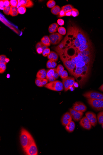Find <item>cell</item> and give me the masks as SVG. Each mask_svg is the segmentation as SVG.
I'll list each match as a JSON object with an SVG mask.
<instances>
[{"instance_id":"obj_1","label":"cell","mask_w":103,"mask_h":155,"mask_svg":"<svg viewBox=\"0 0 103 155\" xmlns=\"http://www.w3.org/2000/svg\"><path fill=\"white\" fill-rule=\"evenodd\" d=\"M72 49L74 51L73 55H69L67 54L69 58L75 66L73 71L72 76L76 79L81 87H82L87 82L89 77L94 60L95 53L87 56H82L79 52Z\"/></svg>"},{"instance_id":"obj_2","label":"cell","mask_w":103,"mask_h":155,"mask_svg":"<svg viewBox=\"0 0 103 155\" xmlns=\"http://www.w3.org/2000/svg\"><path fill=\"white\" fill-rule=\"evenodd\" d=\"M56 52L58 53L61 60L70 74L72 75L73 71L75 66L68 56L66 49H64L62 50L56 51Z\"/></svg>"},{"instance_id":"obj_3","label":"cell","mask_w":103,"mask_h":155,"mask_svg":"<svg viewBox=\"0 0 103 155\" xmlns=\"http://www.w3.org/2000/svg\"><path fill=\"white\" fill-rule=\"evenodd\" d=\"M20 140L21 145L24 150L34 140L30 132L25 129L22 128L20 136Z\"/></svg>"},{"instance_id":"obj_4","label":"cell","mask_w":103,"mask_h":155,"mask_svg":"<svg viewBox=\"0 0 103 155\" xmlns=\"http://www.w3.org/2000/svg\"><path fill=\"white\" fill-rule=\"evenodd\" d=\"M44 87L49 90L57 91H62L64 89L63 83L59 80L50 82L44 86Z\"/></svg>"},{"instance_id":"obj_5","label":"cell","mask_w":103,"mask_h":155,"mask_svg":"<svg viewBox=\"0 0 103 155\" xmlns=\"http://www.w3.org/2000/svg\"><path fill=\"white\" fill-rule=\"evenodd\" d=\"M87 101L91 107L98 111H103V100L93 99H87Z\"/></svg>"},{"instance_id":"obj_6","label":"cell","mask_w":103,"mask_h":155,"mask_svg":"<svg viewBox=\"0 0 103 155\" xmlns=\"http://www.w3.org/2000/svg\"><path fill=\"white\" fill-rule=\"evenodd\" d=\"M87 99H93L103 100V93L94 91H89L83 94Z\"/></svg>"},{"instance_id":"obj_7","label":"cell","mask_w":103,"mask_h":155,"mask_svg":"<svg viewBox=\"0 0 103 155\" xmlns=\"http://www.w3.org/2000/svg\"><path fill=\"white\" fill-rule=\"evenodd\" d=\"M24 151L27 155H38V150L34 140L33 141L29 146L24 150Z\"/></svg>"},{"instance_id":"obj_8","label":"cell","mask_w":103,"mask_h":155,"mask_svg":"<svg viewBox=\"0 0 103 155\" xmlns=\"http://www.w3.org/2000/svg\"><path fill=\"white\" fill-rule=\"evenodd\" d=\"M62 82L63 84L64 90L66 91L74 85L75 82L74 78L71 77H68L63 79Z\"/></svg>"},{"instance_id":"obj_9","label":"cell","mask_w":103,"mask_h":155,"mask_svg":"<svg viewBox=\"0 0 103 155\" xmlns=\"http://www.w3.org/2000/svg\"><path fill=\"white\" fill-rule=\"evenodd\" d=\"M49 38L52 44L56 45L59 43L63 38V36L59 33H55L51 34Z\"/></svg>"},{"instance_id":"obj_10","label":"cell","mask_w":103,"mask_h":155,"mask_svg":"<svg viewBox=\"0 0 103 155\" xmlns=\"http://www.w3.org/2000/svg\"><path fill=\"white\" fill-rule=\"evenodd\" d=\"M70 112L72 119L76 121L80 120L83 114V112L75 110L71 108L70 109Z\"/></svg>"},{"instance_id":"obj_11","label":"cell","mask_w":103,"mask_h":155,"mask_svg":"<svg viewBox=\"0 0 103 155\" xmlns=\"http://www.w3.org/2000/svg\"><path fill=\"white\" fill-rule=\"evenodd\" d=\"M85 116L90 121L92 126H95L97 123L96 116L95 114L92 112H88L85 113Z\"/></svg>"},{"instance_id":"obj_12","label":"cell","mask_w":103,"mask_h":155,"mask_svg":"<svg viewBox=\"0 0 103 155\" xmlns=\"http://www.w3.org/2000/svg\"><path fill=\"white\" fill-rule=\"evenodd\" d=\"M79 124L82 127L86 129L90 130L92 128V125L86 116L80 119Z\"/></svg>"},{"instance_id":"obj_13","label":"cell","mask_w":103,"mask_h":155,"mask_svg":"<svg viewBox=\"0 0 103 155\" xmlns=\"http://www.w3.org/2000/svg\"><path fill=\"white\" fill-rule=\"evenodd\" d=\"M72 109L79 112H85L87 109V107L83 103L78 102L73 104Z\"/></svg>"},{"instance_id":"obj_14","label":"cell","mask_w":103,"mask_h":155,"mask_svg":"<svg viewBox=\"0 0 103 155\" xmlns=\"http://www.w3.org/2000/svg\"><path fill=\"white\" fill-rule=\"evenodd\" d=\"M72 117L70 112H67L62 117L61 121L62 124L66 126L69 123L72 121Z\"/></svg>"},{"instance_id":"obj_15","label":"cell","mask_w":103,"mask_h":155,"mask_svg":"<svg viewBox=\"0 0 103 155\" xmlns=\"http://www.w3.org/2000/svg\"><path fill=\"white\" fill-rule=\"evenodd\" d=\"M18 4L17 6H23L28 8H31L34 5L33 2L30 0H18Z\"/></svg>"},{"instance_id":"obj_16","label":"cell","mask_w":103,"mask_h":155,"mask_svg":"<svg viewBox=\"0 0 103 155\" xmlns=\"http://www.w3.org/2000/svg\"><path fill=\"white\" fill-rule=\"evenodd\" d=\"M93 47L92 42L91 41V42L86 44L82 45L80 46L77 50H76L78 52H82L83 51L87 50L89 49L90 48H92Z\"/></svg>"},{"instance_id":"obj_17","label":"cell","mask_w":103,"mask_h":155,"mask_svg":"<svg viewBox=\"0 0 103 155\" xmlns=\"http://www.w3.org/2000/svg\"><path fill=\"white\" fill-rule=\"evenodd\" d=\"M48 58L49 60L56 62L58 61V54L55 52L52 51L48 55Z\"/></svg>"},{"instance_id":"obj_18","label":"cell","mask_w":103,"mask_h":155,"mask_svg":"<svg viewBox=\"0 0 103 155\" xmlns=\"http://www.w3.org/2000/svg\"><path fill=\"white\" fill-rule=\"evenodd\" d=\"M75 124L73 121H71L65 126V129L69 132H73L75 128Z\"/></svg>"},{"instance_id":"obj_19","label":"cell","mask_w":103,"mask_h":155,"mask_svg":"<svg viewBox=\"0 0 103 155\" xmlns=\"http://www.w3.org/2000/svg\"><path fill=\"white\" fill-rule=\"evenodd\" d=\"M47 71L43 69L40 70L38 71L36 75L37 78L41 79H44L46 78Z\"/></svg>"},{"instance_id":"obj_20","label":"cell","mask_w":103,"mask_h":155,"mask_svg":"<svg viewBox=\"0 0 103 155\" xmlns=\"http://www.w3.org/2000/svg\"><path fill=\"white\" fill-rule=\"evenodd\" d=\"M58 25L56 23H52L50 26L49 28V31L50 33H53L58 30Z\"/></svg>"},{"instance_id":"obj_21","label":"cell","mask_w":103,"mask_h":155,"mask_svg":"<svg viewBox=\"0 0 103 155\" xmlns=\"http://www.w3.org/2000/svg\"><path fill=\"white\" fill-rule=\"evenodd\" d=\"M41 42L45 45L48 46H50L51 44V42L49 36H45L42 38L41 40Z\"/></svg>"},{"instance_id":"obj_22","label":"cell","mask_w":103,"mask_h":155,"mask_svg":"<svg viewBox=\"0 0 103 155\" xmlns=\"http://www.w3.org/2000/svg\"><path fill=\"white\" fill-rule=\"evenodd\" d=\"M57 66V63L56 62H54L49 60L47 61L46 64V67L48 68L52 69L54 68Z\"/></svg>"},{"instance_id":"obj_23","label":"cell","mask_w":103,"mask_h":155,"mask_svg":"<svg viewBox=\"0 0 103 155\" xmlns=\"http://www.w3.org/2000/svg\"><path fill=\"white\" fill-rule=\"evenodd\" d=\"M61 9L59 6L56 5L52 9L51 12L55 15H59L61 11Z\"/></svg>"},{"instance_id":"obj_24","label":"cell","mask_w":103,"mask_h":155,"mask_svg":"<svg viewBox=\"0 0 103 155\" xmlns=\"http://www.w3.org/2000/svg\"><path fill=\"white\" fill-rule=\"evenodd\" d=\"M73 9V8L72 5L70 4H68L62 7V10H63L65 13H66L67 12L71 11Z\"/></svg>"},{"instance_id":"obj_25","label":"cell","mask_w":103,"mask_h":155,"mask_svg":"<svg viewBox=\"0 0 103 155\" xmlns=\"http://www.w3.org/2000/svg\"><path fill=\"white\" fill-rule=\"evenodd\" d=\"M97 118L99 124L102 125L103 123V111H102L98 114Z\"/></svg>"},{"instance_id":"obj_26","label":"cell","mask_w":103,"mask_h":155,"mask_svg":"<svg viewBox=\"0 0 103 155\" xmlns=\"http://www.w3.org/2000/svg\"><path fill=\"white\" fill-rule=\"evenodd\" d=\"M18 8L17 7H11L10 15L11 16H15L18 14Z\"/></svg>"},{"instance_id":"obj_27","label":"cell","mask_w":103,"mask_h":155,"mask_svg":"<svg viewBox=\"0 0 103 155\" xmlns=\"http://www.w3.org/2000/svg\"><path fill=\"white\" fill-rule=\"evenodd\" d=\"M50 73H51L52 76L54 77L56 79H58L59 76L57 72L56 68H52L49 70Z\"/></svg>"},{"instance_id":"obj_28","label":"cell","mask_w":103,"mask_h":155,"mask_svg":"<svg viewBox=\"0 0 103 155\" xmlns=\"http://www.w3.org/2000/svg\"><path fill=\"white\" fill-rule=\"evenodd\" d=\"M46 5L48 8L52 9L56 6V2L53 0H50L47 2Z\"/></svg>"},{"instance_id":"obj_29","label":"cell","mask_w":103,"mask_h":155,"mask_svg":"<svg viewBox=\"0 0 103 155\" xmlns=\"http://www.w3.org/2000/svg\"><path fill=\"white\" fill-rule=\"evenodd\" d=\"M18 9L19 13L21 14H23L26 12V8L24 6H20L18 8Z\"/></svg>"},{"instance_id":"obj_30","label":"cell","mask_w":103,"mask_h":155,"mask_svg":"<svg viewBox=\"0 0 103 155\" xmlns=\"http://www.w3.org/2000/svg\"><path fill=\"white\" fill-rule=\"evenodd\" d=\"M64 68L63 66L61 65H59L56 68L57 72L59 74V76H61V75L64 70Z\"/></svg>"},{"instance_id":"obj_31","label":"cell","mask_w":103,"mask_h":155,"mask_svg":"<svg viewBox=\"0 0 103 155\" xmlns=\"http://www.w3.org/2000/svg\"><path fill=\"white\" fill-rule=\"evenodd\" d=\"M6 63H0V73L1 74L4 73L6 69Z\"/></svg>"},{"instance_id":"obj_32","label":"cell","mask_w":103,"mask_h":155,"mask_svg":"<svg viewBox=\"0 0 103 155\" xmlns=\"http://www.w3.org/2000/svg\"><path fill=\"white\" fill-rule=\"evenodd\" d=\"M58 32L62 35H65L66 34V29L64 27L61 26L58 28Z\"/></svg>"},{"instance_id":"obj_33","label":"cell","mask_w":103,"mask_h":155,"mask_svg":"<svg viewBox=\"0 0 103 155\" xmlns=\"http://www.w3.org/2000/svg\"><path fill=\"white\" fill-rule=\"evenodd\" d=\"M41 48L43 49V50L44 51V50L48 48V47L44 45L41 42H38L36 45V49H37V48Z\"/></svg>"},{"instance_id":"obj_34","label":"cell","mask_w":103,"mask_h":155,"mask_svg":"<svg viewBox=\"0 0 103 155\" xmlns=\"http://www.w3.org/2000/svg\"><path fill=\"white\" fill-rule=\"evenodd\" d=\"M43 79L39 78H37L36 79L35 84L37 86L39 87H42L43 86L42 84V81Z\"/></svg>"},{"instance_id":"obj_35","label":"cell","mask_w":103,"mask_h":155,"mask_svg":"<svg viewBox=\"0 0 103 155\" xmlns=\"http://www.w3.org/2000/svg\"><path fill=\"white\" fill-rule=\"evenodd\" d=\"M11 8V7L10 6L6 7L4 8V9H3V12H4L5 14L7 15H10Z\"/></svg>"},{"instance_id":"obj_36","label":"cell","mask_w":103,"mask_h":155,"mask_svg":"<svg viewBox=\"0 0 103 155\" xmlns=\"http://www.w3.org/2000/svg\"><path fill=\"white\" fill-rule=\"evenodd\" d=\"M10 5L11 7H17L18 4V2L17 0H10Z\"/></svg>"},{"instance_id":"obj_37","label":"cell","mask_w":103,"mask_h":155,"mask_svg":"<svg viewBox=\"0 0 103 155\" xmlns=\"http://www.w3.org/2000/svg\"><path fill=\"white\" fill-rule=\"evenodd\" d=\"M71 12L72 16L73 17H77L79 15V11L77 9L74 8H73L71 10Z\"/></svg>"},{"instance_id":"obj_38","label":"cell","mask_w":103,"mask_h":155,"mask_svg":"<svg viewBox=\"0 0 103 155\" xmlns=\"http://www.w3.org/2000/svg\"><path fill=\"white\" fill-rule=\"evenodd\" d=\"M50 52H50V49L49 48H47L43 51L42 54L43 56L46 57L48 56V55L50 54Z\"/></svg>"},{"instance_id":"obj_39","label":"cell","mask_w":103,"mask_h":155,"mask_svg":"<svg viewBox=\"0 0 103 155\" xmlns=\"http://www.w3.org/2000/svg\"><path fill=\"white\" fill-rule=\"evenodd\" d=\"M6 56L4 55H1L0 56V63H4L7 64L6 62V59L7 58Z\"/></svg>"},{"instance_id":"obj_40","label":"cell","mask_w":103,"mask_h":155,"mask_svg":"<svg viewBox=\"0 0 103 155\" xmlns=\"http://www.w3.org/2000/svg\"><path fill=\"white\" fill-rule=\"evenodd\" d=\"M68 73L67 71L64 70L61 76V78L63 79H65V78L68 77Z\"/></svg>"},{"instance_id":"obj_41","label":"cell","mask_w":103,"mask_h":155,"mask_svg":"<svg viewBox=\"0 0 103 155\" xmlns=\"http://www.w3.org/2000/svg\"><path fill=\"white\" fill-rule=\"evenodd\" d=\"M57 22H58V24L60 26L64 25L65 23L64 20L61 19H58L57 21Z\"/></svg>"},{"instance_id":"obj_42","label":"cell","mask_w":103,"mask_h":155,"mask_svg":"<svg viewBox=\"0 0 103 155\" xmlns=\"http://www.w3.org/2000/svg\"><path fill=\"white\" fill-rule=\"evenodd\" d=\"M65 16V13L63 10L61 9L59 14V17H62Z\"/></svg>"},{"instance_id":"obj_43","label":"cell","mask_w":103,"mask_h":155,"mask_svg":"<svg viewBox=\"0 0 103 155\" xmlns=\"http://www.w3.org/2000/svg\"><path fill=\"white\" fill-rule=\"evenodd\" d=\"M4 5L6 7L9 6H10V1L8 0H3Z\"/></svg>"},{"instance_id":"obj_44","label":"cell","mask_w":103,"mask_h":155,"mask_svg":"<svg viewBox=\"0 0 103 155\" xmlns=\"http://www.w3.org/2000/svg\"><path fill=\"white\" fill-rule=\"evenodd\" d=\"M0 9L1 10H3L4 8L6 7L4 5L3 0H0Z\"/></svg>"},{"instance_id":"obj_45","label":"cell","mask_w":103,"mask_h":155,"mask_svg":"<svg viewBox=\"0 0 103 155\" xmlns=\"http://www.w3.org/2000/svg\"><path fill=\"white\" fill-rule=\"evenodd\" d=\"M36 51L38 54H40L42 53L43 50L41 48H37L36 49Z\"/></svg>"},{"instance_id":"obj_46","label":"cell","mask_w":103,"mask_h":155,"mask_svg":"<svg viewBox=\"0 0 103 155\" xmlns=\"http://www.w3.org/2000/svg\"><path fill=\"white\" fill-rule=\"evenodd\" d=\"M56 80V79L53 77H52L51 78H50L48 79V81L50 82H53V81H55Z\"/></svg>"},{"instance_id":"obj_47","label":"cell","mask_w":103,"mask_h":155,"mask_svg":"<svg viewBox=\"0 0 103 155\" xmlns=\"http://www.w3.org/2000/svg\"><path fill=\"white\" fill-rule=\"evenodd\" d=\"M65 16H72V14H71V11L67 12L65 13Z\"/></svg>"},{"instance_id":"obj_48","label":"cell","mask_w":103,"mask_h":155,"mask_svg":"<svg viewBox=\"0 0 103 155\" xmlns=\"http://www.w3.org/2000/svg\"><path fill=\"white\" fill-rule=\"evenodd\" d=\"M99 90L102 91L103 92V85H102L101 86H100V87H99Z\"/></svg>"},{"instance_id":"obj_49","label":"cell","mask_w":103,"mask_h":155,"mask_svg":"<svg viewBox=\"0 0 103 155\" xmlns=\"http://www.w3.org/2000/svg\"><path fill=\"white\" fill-rule=\"evenodd\" d=\"M9 61H10V60L9 58H7L6 59V62L7 63L9 62Z\"/></svg>"},{"instance_id":"obj_50","label":"cell","mask_w":103,"mask_h":155,"mask_svg":"<svg viewBox=\"0 0 103 155\" xmlns=\"http://www.w3.org/2000/svg\"><path fill=\"white\" fill-rule=\"evenodd\" d=\"M10 75H9V74H8L7 75V78H10Z\"/></svg>"},{"instance_id":"obj_51","label":"cell","mask_w":103,"mask_h":155,"mask_svg":"<svg viewBox=\"0 0 103 155\" xmlns=\"http://www.w3.org/2000/svg\"><path fill=\"white\" fill-rule=\"evenodd\" d=\"M102 127L103 129V123L102 124Z\"/></svg>"}]
</instances>
